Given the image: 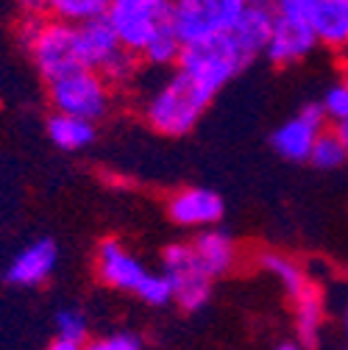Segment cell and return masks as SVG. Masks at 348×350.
Segmentation results:
<instances>
[{"label": "cell", "mask_w": 348, "mask_h": 350, "mask_svg": "<svg viewBox=\"0 0 348 350\" xmlns=\"http://www.w3.org/2000/svg\"><path fill=\"white\" fill-rule=\"evenodd\" d=\"M170 0H112V6H132V9H148V12H167Z\"/></svg>", "instance_id": "24"}, {"label": "cell", "mask_w": 348, "mask_h": 350, "mask_svg": "<svg viewBox=\"0 0 348 350\" xmlns=\"http://www.w3.org/2000/svg\"><path fill=\"white\" fill-rule=\"evenodd\" d=\"M78 51H81V64L86 70L103 75L112 86L128 83L140 64L137 56H132L120 45V39L112 31L106 17L78 25Z\"/></svg>", "instance_id": "7"}, {"label": "cell", "mask_w": 348, "mask_h": 350, "mask_svg": "<svg viewBox=\"0 0 348 350\" xmlns=\"http://www.w3.org/2000/svg\"><path fill=\"white\" fill-rule=\"evenodd\" d=\"M45 131H48V139L64 153L84 150L95 142V122L70 117V114H51L45 122Z\"/></svg>", "instance_id": "16"}, {"label": "cell", "mask_w": 348, "mask_h": 350, "mask_svg": "<svg viewBox=\"0 0 348 350\" xmlns=\"http://www.w3.org/2000/svg\"><path fill=\"white\" fill-rule=\"evenodd\" d=\"M167 214L179 228L201 234L223 220L226 203L209 187H182L167 198Z\"/></svg>", "instance_id": "10"}, {"label": "cell", "mask_w": 348, "mask_h": 350, "mask_svg": "<svg viewBox=\"0 0 348 350\" xmlns=\"http://www.w3.org/2000/svg\"><path fill=\"white\" fill-rule=\"evenodd\" d=\"M259 267L279 281V286L284 289L287 297H293L295 292H301L303 286L312 281L307 275V270H303L293 256H287L282 250H265V253H259Z\"/></svg>", "instance_id": "18"}, {"label": "cell", "mask_w": 348, "mask_h": 350, "mask_svg": "<svg viewBox=\"0 0 348 350\" xmlns=\"http://www.w3.org/2000/svg\"><path fill=\"white\" fill-rule=\"evenodd\" d=\"M23 48L28 51L36 72L48 83L81 70L78 28L59 23L48 14H28L23 23Z\"/></svg>", "instance_id": "3"}, {"label": "cell", "mask_w": 348, "mask_h": 350, "mask_svg": "<svg viewBox=\"0 0 348 350\" xmlns=\"http://www.w3.org/2000/svg\"><path fill=\"white\" fill-rule=\"evenodd\" d=\"M159 273L164 275L170 295L184 312H198L201 306L209 303L212 297V278L203 273V267L198 265V258L192 253L190 242H176L167 245V250L162 253V267Z\"/></svg>", "instance_id": "8"}, {"label": "cell", "mask_w": 348, "mask_h": 350, "mask_svg": "<svg viewBox=\"0 0 348 350\" xmlns=\"http://www.w3.org/2000/svg\"><path fill=\"white\" fill-rule=\"evenodd\" d=\"M343 331H345V336H348V309H345V314H343Z\"/></svg>", "instance_id": "29"}, {"label": "cell", "mask_w": 348, "mask_h": 350, "mask_svg": "<svg viewBox=\"0 0 348 350\" xmlns=\"http://www.w3.org/2000/svg\"><path fill=\"white\" fill-rule=\"evenodd\" d=\"M251 3L253 0H170L164 17L187 48L232 31Z\"/></svg>", "instance_id": "4"}, {"label": "cell", "mask_w": 348, "mask_h": 350, "mask_svg": "<svg viewBox=\"0 0 348 350\" xmlns=\"http://www.w3.org/2000/svg\"><path fill=\"white\" fill-rule=\"evenodd\" d=\"M290 306H293V323H295L298 342L307 347H315L323 331V320H326V300H323L321 286L310 281L301 292L290 297Z\"/></svg>", "instance_id": "15"}, {"label": "cell", "mask_w": 348, "mask_h": 350, "mask_svg": "<svg viewBox=\"0 0 348 350\" xmlns=\"http://www.w3.org/2000/svg\"><path fill=\"white\" fill-rule=\"evenodd\" d=\"M84 350H145L140 336L137 334H106V336H98L92 342H86Z\"/></svg>", "instance_id": "23"}, {"label": "cell", "mask_w": 348, "mask_h": 350, "mask_svg": "<svg viewBox=\"0 0 348 350\" xmlns=\"http://www.w3.org/2000/svg\"><path fill=\"white\" fill-rule=\"evenodd\" d=\"M112 90L114 86L103 75L81 67V70L48 83V98H51L53 114H70V117L98 122L112 109V98H114Z\"/></svg>", "instance_id": "6"}, {"label": "cell", "mask_w": 348, "mask_h": 350, "mask_svg": "<svg viewBox=\"0 0 348 350\" xmlns=\"http://www.w3.org/2000/svg\"><path fill=\"white\" fill-rule=\"evenodd\" d=\"M45 350H84V345H75V342H64V339H53Z\"/></svg>", "instance_id": "26"}, {"label": "cell", "mask_w": 348, "mask_h": 350, "mask_svg": "<svg viewBox=\"0 0 348 350\" xmlns=\"http://www.w3.org/2000/svg\"><path fill=\"white\" fill-rule=\"evenodd\" d=\"M273 12L298 20L318 48L348 59V0H276Z\"/></svg>", "instance_id": "5"}, {"label": "cell", "mask_w": 348, "mask_h": 350, "mask_svg": "<svg viewBox=\"0 0 348 350\" xmlns=\"http://www.w3.org/2000/svg\"><path fill=\"white\" fill-rule=\"evenodd\" d=\"M112 31L117 33L120 45L137 56H142V51L153 42V36L167 25V17L159 12H148V9H132V6H112L106 14Z\"/></svg>", "instance_id": "13"}, {"label": "cell", "mask_w": 348, "mask_h": 350, "mask_svg": "<svg viewBox=\"0 0 348 350\" xmlns=\"http://www.w3.org/2000/svg\"><path fill=\"white\" fill-rule=\"evenodd\" d=\"M53 328H56V339L86 345V336H90V317H86V312L78 309V306H64V309L56 312Z\"/></svg>", "instance_id": "20"}, {"label": "cell", "mask_w": 348, "mask_h": 350, "mask_svg": "<svg viewBox=\"0 0 348 350\" xmlns=\"http://www.w3.org/2000/svg\"><path fill=\"white\" fill-rule=\"evenodd\" d=\"M59 267V247L53 239H34L28 245H23L3 270L6 281L12 286H20V289H34V286H42L45 281L53 278Z\"/></svg>", "instance_id": "11"}, {"label": "cell", "mask_w": 348, "mask_h": 350, "mask_svg": "<svg viewBox=\"0 0 348 350\" xmlns=\"http://www.w3.org/2000/svg\"><path fill=\"white\" fill-rule=\"evenodd\" d=\"M190 245H192V253L198 258V265L203 267V273L212 281L229 275L237 267V261H240V245L223 228L201 231V234H195V239Z\"/></svg>", "instance_id": "14"}, {"label": "cell", "mask_w": 348, "mask_h": 350, "mask_svg": "<svg viewBox=\"0 0 348 350\" xmlns=\"http://www.w3.org/2000/svg\"><path fill=\"white\" fill-rule=\"evenodd\" d=\"M334 134L343 139V145H345V150H348V120L340 122V125H334Z\"/></svg>", "instance_id": "27"}, {"label": "cell", "mask_w": 348, "mask_h": 350, "mask_svg": "<svg viewBox=\"0 0 348 350\" xmlns=\"http://www.w3.org/2000/svg\"><path fill=\"white\" fill-rule=\"evenodd\" d=\"M318 106H321L326 122H332V125L345 122V120H348V83H345L343 78L332 81L326 90H323Z\"/></svg>", "instance_id": "22"}, {"label": "cell", "mask_w": 348, "mask_h": 350, "mask_svg": "<svg viewBox=\"0 0 348 350\" xmlns=\"http://www.w3.org/2000/svg\"><path fill=\"white\" fill-rule=\"evenodd\" d=\"M109 9H112V0H45L42 14L78 28L92 20H103Z\"/></svg>", "instance_id": "17"}, {"label": "cell", "mask_w": 348, "mask_h": 350, "mask_svg": "<svg viewBox=\"0 0 348 350\" xmlns=\"http://www.w3.org/2000/svg\"><path fill=\"white\" fill-rule=\"evenodd\" d=\"M273 350H301V345H298V342H282V345L273 347Z\"/></svg>", "instance_id": "28"}, {"label": "cell", "mask_w": 348, "mask_h": 350, "mask_svg": "<svg viewBox=\"0 0 348 350\" xmlns=\"http://www.w3.org/2000/svg\"><path fill=\"white\" fill-rule=\"evenodd\" d=\"M212 100L214 98L201 83H195L179 67H173L145 95L142 120L159 137L179 139V137H187L190 131H195V125L201 122V117L206 114Z\"/></svg>", "instance_id": "1"}, {"label": "cell", "mask_w": 348, "mask_h": 350, "mask_svg": "<svg viewBox=\"0 0 348 350\" xmlns=\"http://www.w3.org/2000/svg\"><path fill=\"white\" fill-rule=\"evenodd\" d=\"M95 273L98 278L123 295H134L145 306H167L173 300L164 275L120 239H103L95 250Z\"/></svg>", "instance_id": "2"}, {"label": "cell", "mask_w": 348, "mask_h": 350, "mask_svg": "<svg viewBox=\"0 0 348 350\" xmlns=\"http://www.w3.org/2000/svg\"><path fill=\"white\" fill-rule=\"evenodd\" d=\"M326 117L321 111L318 103H307L301 106L298 111H293L284 122H279L271 134V145L273 150L284 159V161H293V164H303L310 161L312 156V148L318 145V139L326 134Z\"/></svg>", "instance_id": "9"}, {"label": "cell", "mask_w": 348, "mask_h": 350, "mask_svg": "<svg viewBox=\"0 0 348 350\" xmlns=\"http://www.w3.org/2000/svg\"><path fill=\"white\" fill-rule=\"evenodd\" d=\"M14 3H17L25 14H42V6H45V0H14Z\"/></svg>", "instance_id": "25"}, {"label": "cell", "mask_w": 348, "mask_h": 350, "mask_svg": "<svg viewBox=\"0 0 348 350\" xmlns=\"http://www.w3.org/2000/svg\"><path fill=\"white\" fill-rule=\"evenodd\" d=\"M310 164L318 170H340L348 164V150L334 131H326V134L318 139V145L312 148Z\"/></svg>", "instance_id": "21"}, {"label": "cell", "mask_w": 348, "mask_h": 350, "mask_svg": "<svg viewBox=\"0 0 348 350\" xmlns=\"http://www.w3.org/2000/svg\"><path fill=\"white\" fill-rule=\"evenodd\" d=\"M315 51H318V42L312 39V33L307 28L293 17L273 12V28H271V39L265 48V56L271 64L295 67L301 62H307Z\"/></svg>", "instance_id": "12"}, {"label": "cell", "mask_w": 348, "mask_h": 350, "mask_svg": "<svg viewBox=\"0 0 348 350\" xmlns=\"http://www.w3.org/2000/svg\"><path fill=\"white\" fill-rule=\"evenodd\" d=\"M182 51H184V45L179 42V36L170 31V25H164V28L153 36L151 45L142 51L140 62L148 64V67H153V70H173V67L179 64Z\"/></svg>", "instance_id": "19"}]
</instances>
